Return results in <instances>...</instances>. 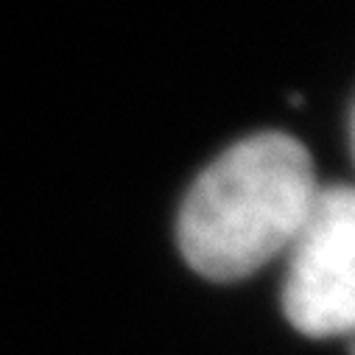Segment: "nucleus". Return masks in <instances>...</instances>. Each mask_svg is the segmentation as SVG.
I'll use <instances>...</instances> for the list:
<instances>
[{"label":"nucleus","instance_id":"2","mask_svg":"<svg viewBox=\"0 0 355 355\" xmlns=\"http://www.w3.org/2000/svg\"><path fill=\"white\" fill-rule=\"evenodd\" d=\"M283 308L313 338L355 333V188H319L291 241Z\"/></svg>","mask_w":355,"mask_h":355},{"label":"nucleus","instance_id":"1","mask_svg":"<svg viewBox=\"0 0 355 355\" xmlns=\"http://www.w3.org/2000/svg\"><path fill=\"white\" fill-rule=\"evenodd\" d=\"M308 151L266 132L224 151L191 188L180 216L185 260L210 280H241L291 246L316 199Z\"/></svg>","mask_w":355,"mask_h":355},{"label":"nucleus","instance_id":"3","mask_svg":"<svg viewBox=\"0 0 355 355\" xmlns=\"http://www.w3.org/2000/svg\"><path fill=\"white\" fill-rule=\"evenodd\" d=\"M352 355H355V333H352Z\"/></svg>","mask_w":355,"mask_h":355}]
</instances>
